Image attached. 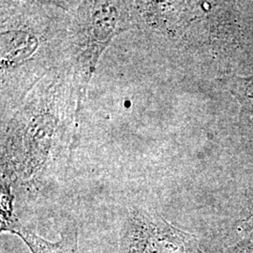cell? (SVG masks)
<instances>
[{"mask_svg": "<svg viewBox=\"0 0 253 253\" xmlns=\"http://www.w3.org/2000/svg\"><path fill=\"white\" fill-rule=\"evenodd\" d=\"M119 253H203L196 239L145 210L129 213L121 230Z\"/></svg>", "mask_w": 253, "mask_h": 253, "instance_id": "1", "label": "cell"}, {"mask_svg": "<svg viewBox=\"0 0 253 253\" xmlns=\"http://www.w3.org/2000/svg\"><path fill=\"white\" fill-rule=\"evenodd\" d=\"M239 89L237 91V96L244 107L250 110L253 114V77L244 78L238 81Z\"/></svg>", "mask_w": 253, "mask_h": 253, "instance_id": "3", "label": "cell"}, {"mask_svg": "<svg viewBox=\"0 0 253 253\" xmlns=\"http://www.w3.org/2000/svg\"><path fill=\"white\" fill-rule=\"evenodd\" d=\"M78 233L77 225L70 224L62 229L59 239L55 242L46 240L32 230L23 226L11 234L19 236L32 253H80Z\"/></svg>", "mask_w": 253, "mask_h": 253, "instance_id": "2", "label": "cell"}]
</instances>
